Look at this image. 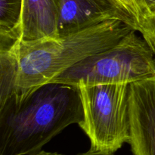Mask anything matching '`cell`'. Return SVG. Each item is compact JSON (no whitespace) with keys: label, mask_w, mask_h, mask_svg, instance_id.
<instances>
[{"label":"cell","mask_w":155,"mask_h":155,"mask_svg":"<svg viewBox=\"0 0 155 155\" xmlns=\"http://www.w3.org/2000/svg\"><path fill=\"white\" fill-rule=\"evenodd\" d=\"M83 118L80 89L49 83L0 104V155H32Z\"/></svg>","instance_id":"1"},{"label":"cell","mask_w":155,"mask_h":155,"mask_svg":"<svg viewBox=\"0 0 155 155\" xmlns=\"http://www.w3.org/2000/svg\"><path fill=\"white\" fill-rule=\"evenodd\" d=\"M133 30L125 21L112 20L61 37L20 42L15 48V94L24 96L30 93L80 61L113 47Z\"/></svg>","instance_id":"2"},{"label":"cell","mask_w":155,"mask_h":155,"mask_svg":"<svg viewBox=\"0 0 155 155\" xmlns=\"http://www.w3.org/2000/svg\"><path fill=\"white\" fill-rule=\"evenodd\" d=\"M133 30L113 47L80 61L49 83L131 84L155 76V53Z\"/></svg>","instance_id":"3"},{"label":"cell","mask_w":155,"mask_h":155,"mask_svg":"<svg viewBox=\"0 0 155 155\" xmlns=\"http://www.w3.org/2000/svg\"><path fill=\"white\" fill-rule=\"evenodd\" d=\"M78 87L83 110L78 125L89 139V151L114 154L130 139V84Z\"/></svg>","instance_id":"4"},{"label":"cell","mask_w":155,"mask_h":155,"mask_svg":"<svg viewBox=\"0 0 155 155\" xmlns=\"http://www.w3.org/2000/svg\"><path fill=\"white\" fill-rule=\"evenodd\" d=\"M112 20L125 21L139 30L136 21L114 0H58L59 37Z\"/></svg>","instance_id":"5"},{"label":"cell","mask_w":155,"mask_h":155,"mask_svg":"<svg viewBox=\"0 0 155 155\" xmlns=\"http://www.w3.org/2000/svg\"><path fill=\"white\" fill-rule=\"evenodd\" d=\"M130 139L133 155H155V76L130 84Z\"/></svg>","instance_id":"6"},{"label":"cell","mask_w":155,"mask_h":155,"mask_svg":"<svg viewBox=\"0 0 155 155\" xmlns=\"http://www.w3.org/2000/svg\"><path fill=\"white\" fill-rule=\"evenodd\" d=\"M58 0H24L21 42L58 38Z\"/></svg>","instance_id":"7"},{"label":"cell","mask_w":155,"mask_h":155,"mask_svg":"<svg viewBox=\"0 0 155 155\" xmlns=\"http://www.w3.org/2000/svg\"><path fill=\"white\" fill-rule=\"evenodd\" d=\"M24 0H0V52L15 49L22 36Z\"/></svg>","instance_id":"8"},{"label":"cell","mask_w":155,"mask_h":155,"mask_svg":"<svg viewBox=\"0 0 155 155\" xmlns=\"http://www.w3.org/2000/svg\"><path fill=\"white\" fill-rule=\"evenodd\" d=\"M0 104L5 102L18 90V59L15 49L0 52Z\"/></svg>","instance_id":"9"},{"label":"cell","mask_w":155,"mask_h":155,"mask_svg":"<svg viewBox=\"0 0 155 155\" xmlns=\"http://www.w3.org/2000/svg\"><path fill=\"white\" fill-rule=\"evenodd\" d=\"M139 31L155 53V5L142 15Z\"/></svg>","instance_id":"10"},{"label":"cell","mask_w":155,"mask_h":155,"mask_svg":"<svg viewBox=\"0 0 155 155\" xmlns=\"http://www.w3.org/2000/svg\"><path fill=\"white\" fill-rule=\"evenodd\" d=\"M123 11L133 18L139 25H140L141 12L136 0H114ZM139 31V30H138Z\"/></svg>","instance_id":"11"},{"label":"cell","mask_w":155,"mask_h":155,"mask_svg":"<svg viewBox=\"0 0 155 155\" xmlns=\"http://www.w3.org/2000/svg\"><path fill=\"white\" fill-rule=\"evenodd\" d=\"M141 12V19L144 14L155 5V0H136ZM140 26V25H139Z\"/></svg>","instance_id":"12"},{"label":"cell","mask_w":155,"mask_h":155,"mask_svg":"<svg viewBox=\"0 0 155 155\" xmlns=\"http://www.w3.org/2000/svg\"><path fill=\"white\" fill-rule=\"evenodd\" d=\"M32 155H64L61 154H58L57 152H48V151H40L39 152L36 153ZM77 155H114V154H107V153H102V152H95V151H88L86 153H81Z\"/></svg>","instance_id":"13"}]
</instances>
